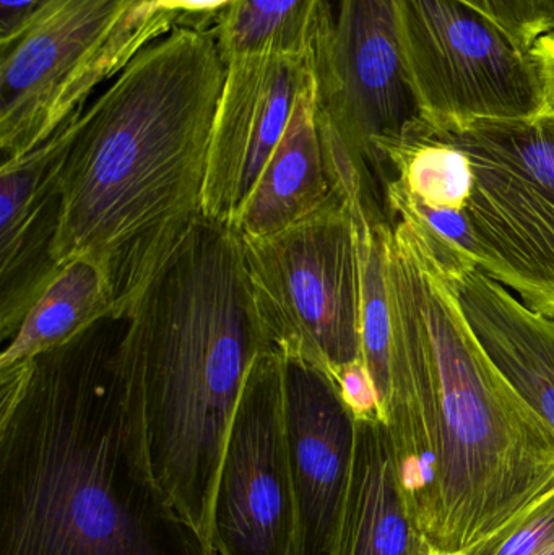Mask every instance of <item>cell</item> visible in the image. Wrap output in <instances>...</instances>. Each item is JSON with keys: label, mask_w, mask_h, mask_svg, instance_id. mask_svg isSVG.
Listing matches in <instances>:
<instances>
[{"label": "cell", "mask_w": 554, "mask_h": 555, "mask_svg": "<svg viewBox=\"0 0 554 555\" xmlns=\"http://www.w3.org/2000/svg\"><path fill=\"white\" fill-rule=\"evenodd\" d=\"M386 426L400 499L433 553L513 533L554 492V429L491 361L462 312L459 250L390 205Z\"/></svg>", "instance_id": "cell-1"}, {"label": "cell", "mask_w": 554, "mask_h": 555, "mask_svg": "<svg viewBox=\"0 0 554 555\" xmlns=\"http://www.w3.org/2000/svg\"><path fill=\"white\" fill-rule=\"evenodd\" d=\"M127 330L114 310L0 369V555H220L153 472Z\"/></svg>", "instance_id": "cell-2"}, {"label": "cell", "mask_w": 554, "mask_h": 555, "mask_svg": "<svg viewBox=\"0 0 554 555\" xmlns=\"http://www.w3.org/2000/svg\"><path fill=\"white\" fill-rule=\"evenodd\" d=\"M224 75L210 31L175 28L65 122L55 262L93 260L119 310L129 312L204 217Z\"/></svg>", "instance_id": "cell-3"}, {"label": "cell", "mask_w": 554, "mask_h": 555, "mask_svg": "<svg viewBox=\"0 0 554 555\" xmlns=\"http://www.w3.org/2000/svg\"><path fill=\"white\" fill-rule=\"evenodd\" d=\"M269 351L241 237L202 217L130 307L124 361L156 479L208 541L231 424Z\"/></svg>", "instance_id": "cell-4"}, {"label": "cell", "mask_w": 554, "mask_h": 555, "mask_svg": "<svg viewBox=\"0 0 554 555\" xmlns=\"http://www.w3.org/2000/svg\"><path fill=\"white\" fill-rule=\"evenodd\" d=\"M175 28L158 0H51L0 42L3 163L51 139L101 85Z\"/></svg>", "instance_id": "cell-5"}, {"label": "cell", "mask_w": 554, "mask_h": 555, "mask_svg": "<svg viewBox=\"0 0 554 555\" xmlns=\"http://www.w3.org/2000/svg\"><path fill=\"white\" fill-rule=\"evenodd\" d=\"M423 127L471 162L464 256L530 309L554 317V117L487 120L458 132Z\"/></svg>", "instance_id": "cell-6"}, {"label": "cell", "mask_w": 554, "mask_h": 555, "mask_svg": "<svg viewBox=\"0 0 554 555\" xmlns=\"http://www.w3.org/2000/svg\"><path fill=\"white\" fill-rule=\"evenodd\" d=\"M241 244L254 302L276 352L332 378L363 359L360 249L344 194L288 230Z\"/></svg>", "instance_id": "cell-7"}, {"label": "cell", "mask_w": 554, "mask_h": 555, "mask_svg": "<svg viewBox=\"0 0 554 555\" xmlns=\"http://www.w3.org/2000/svg\"><path fill=\"white\" fill-rule=\"evenodd\" d=\"M403 67L435 132L545 114L546 87L533 49L462 0H397Z\"/></svg>", "instance_id": "cell-8"}, {"label": "cell", "mask_w": 554, "mask_h": 555, "mask_svg": "<svg viewBox=\"0 0 554 555\" xmlns=\"http://www.w3.org/2000/svg\"><path fill=\"white\" fill-rule=\"evenodd\" d=\"M322 135L350 159L364 202L389 214L387 150L420 120L403 67L397 0H335L331 38L315 65Z\"/></svg>", "instance_id": "cell-9"}, {"label": "cell", "mask_w": 554, "mask_h": 555, "mask_svg": "<svg viewBox=\"0 0 554 555\" xmlns=\"http://www.w3.org/2000/svg\"><path fill=\"white\" fill-rule=\"evenodd\" d=\"M296 514L283 423V358L254 361L224 447L211 543L220 555H292Z\"/></svg>", "instance_id": "cell-10"}, {"label": "cell", "mask_w": 554, "mask_h": 555, "mask_svg": "<svg viewBox=\"0 0 554 555\" xmlns=\"http://www.w3.org/2000/svg\"><path fill=\"white\" fill-rule=\"evenodd\" d=\"M314 72L311 59L275 49L228 59L208 150L207 220L234 228Z\"/></svg>", "instance_id": "cell-11"}, {"label": "cell", "mask_w": 554, "mask_h": 555, "mask_svg": "<svg viewBox=\"0 0 554 555\" xmlns=\"http://www.w3.org/2000/svg\"><path fill=\"white\" fill-rule=\"evenodd\" d=\"M283 423L295 494L292 555H335L357 420L331 375L283 358Z\"/></svg>", "instance_id": "cell-12"}, {"label": "cell", "mask_w": 554, "mask_h": 555, "mask_svg": "<svg viewBox=\"0 0 554 555\" xmlns=\"http://www.w3.org/2000/svg\"><path fill=\"white\" fill-rule=\"evenodd\" d=\"M67 126L0 169V338L15 336L26 313L61 272L55 262L61 224Z\"/></svg>", "instance_id": "cell-13"}, {"label": "cell", "mask_w": 554, "mask_h": 555, "mask_svg": "<svg viewBox=\"0 0 554 555\" xmlns=\"http://www.w3.org/2000/svg\"><path fill=\"white\" fill-rule=\"evenodd\" d=\"M458 296L501 374L554 429V317L537 312L459 253Z\"/></svg>", "instance_id": "cell-14"}, {"label": "cell", "mask_w": 554, "mask_h": 555, "mask_svg": "<svg viewBox=\"0 0 554 555\" xmlns=\"http://www.w3.org/2000/svg\"><path fill=\"white\" fill-rule=\"evenodd\" d=\"M340 195L319 127L314 75L299 91L288 127L233 230L241 240L272 236L324 210Z\"/></svg>", "instance_id": "cell-15"}, {"label": "cell", "mask_w": 554, "mask_h": 555, "mask_svg": "<svg viewBox=\"0 0 554 555\" xmlns=\"http://www.w3.org/2000/svg\"><path fill=\"white\" fill-rule=\"evenodd\" d=\"M335 555H435L403 508L383 421H357L353 466Z\"/></svg>", "instance_id": "cell-16"}, {"label": "cell", "mask_w": 554, "mask_h": 555, "mask_svg": "<svg viewBox=\"0 0 554 555\" xmlns=\"http://www.w3.org/2000/svg\"><path fill=\"white\" fill-rule=\"evenodd\" d=\"M119 310L103 270L91 259L62 267L15 336L3 346L0 369L15 367L64 345L107 313Z\"/></svg>", "instance_id": "cell-17"}, {"label": "cell", "mask_w": 554, "mask_h": 555, "mask_svg": "<svg viewBox=\"0 0 554 555\" xmlns=\"http://www.w3.org/2000/svg\"><path fill=\"white\" fill-rule=\"evenodd\" d=\"M334 26L331 0H236L208 31L224 61L275 49L318 65Z\"/></svg>", "instance_id": "cell-18"}, {"label": "cell", "mask_w": 554, "mask_h": 555, "mask_svg": "<svg viewBox=\"0 0 554 555\" xmlns=\"http://www.w3.org/2000/svg\"><path fill=\"white\" fill-rule=\"evenodd\" d=\"M357 227L363 287V359L386 416L390 393V312L386 284V231L390 221L368 218L358 198H347Z\"/></svg>", "instance_id": "cell-19"}, {"label": "cell", "mask_w": 554, "mask_h": 555, "mask_svg": "<svg viewBox=\"0 0 554 555\" xmlns=\"http://www.w3.org/2000/svg\"><path fill=\"white\" fill-rule=\"evenodd\" d=\"M503 26L517 42L533 49L549 31L545 10L540 0H462Z\"/></svg>", "instance_id": "cell-20"}, {"label": "cell", "mask_w": 554, "mask_h": 555, "mask_svg": "<svg viewBox=\"0 0 554 555\" xmlns=\"http://www.w3.org/2000/svg\"><path fill=\"white\" fill-rule=\"evenodd\" d=\"M554 546V492L513 533L464 555H539Z\"/></svg>", "instance_id": "cell-21"}, {"label": "cell", "mask_w": 554, "mask_h": 555, "mask_svg": "<svg viewBox=\"0 0 554 555\" xmlns=\"http://www.w3.org/2000/svg\"><path fill=\"white\" fill-rule=\"evenodd\" d=\"M334 380L355 420L386 423L376 384L364 359L342 367Z\"/></svg>", "instance_id": "cell-22"}, {"label": "cell", "mask_w": 554, "mask_h": 555, "mask_svg": "<svg viewBox=\"0 0 554 555\" xmlns=\"http://www.w3.org/2000/svg\"><path fill=\"white\" fill-rule=\"evenodd\" d=\"M236 0H158L163 12L171 13L178 28L210 29L221 12Z\"/></svg>", "instance_id": "cell-23"}, {"label": "cell", "mask_w": 554, "mask_h": 555, "mask_svg": "<svg viewBox=\"0 0 554 555\" xmlns=\"http://www.w3.org/2000/svg\"><path fill=\"white\" fill-rule=\"evenodd\" d=\"M51 0H0V42L22 31Z\"/></svg>", "instance_id": "cell-24"}, {"label": "cell", "mask_w": 554, "mask_h": 555, "mask_svg": "<svg viewBox=\"0 0 554 555\" xmlns=\"http://www.w3.org/2000/svg\"><path fill=\"white\" fill-rule=\"evenodd\" d=\"M543 10H545L546 22H549V31L543 38L554 41V0H540Z\"/></svg>", "instance_id": "cell-25"}, {"label": "cell", "mask_w": 554, "mask_h": 555, "mask_svg": "<svg viewBox=\"0 0 554 555\" xmlns=\"http://www.w3.org/2000/svg\"><path fill=\"white\" fill-rule=\"evenodd\" d=\"M435 555H438V554H435Z\"/></svg>", "instance_id": "cell-26"}]
</instances>
